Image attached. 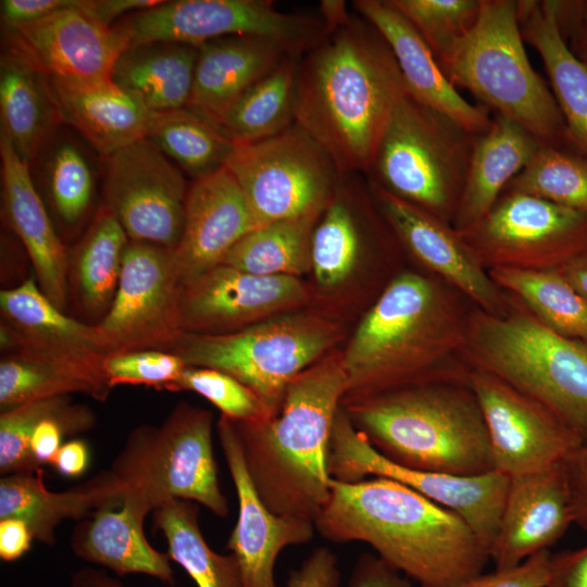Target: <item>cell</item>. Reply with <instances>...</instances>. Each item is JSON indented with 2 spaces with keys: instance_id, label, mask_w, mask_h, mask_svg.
<instances>
[{
  "instance_id": "1",
  "label": "cell",
  "mask_w": 587,
  "mask_h": 587,
  "mask_svg": "<svg viewBox=\"0 0 587 587\" xmlns=\"http://www.w3.org/2000/svg\"><path fill=\"white\" fill-rule=\"evenodd\" d=\"M404 87L387 41L350 14L299 57L296 123L342 173L365 175Z\"/></svg>"
},
{
  "instance_id": "2",
  "label": "cell",
  "mask_w": 587,
  "mask_h": 587,
  "mask_svg": "<svg viewBox=\"0 0 587 587\" xmlns=\"http://www.w3.org/2000/svg\"><path fill=\"white\" fill-rule=\"evenodd\" d=\"M314 526L328 541L369 545L419 587H460L489 561L459 515L385 477L332 478Z\"/></svg>"
},
{
  "instance_id": "3",
  "label": "cell",
  "mask_w": 587,
  "mask_h": 587,
  "mask_svg": "<svg viewBox=\"0 0 587 587\" xmlns=\"http://www.w3.org/2000/svg\"><path fill=\"white\" fill-rule=\"evenodd\" d=\"M347 390L341 355L325 357L289 383L276 414L234 422L250 478L274 513L314 523L324 508L332 432Z\"/></svg>"
},
{
  "instance_id": "4",
  "label": "cell",
  "mask_w": 587,
  "mask_h": 587,
  "mask_svg": "<svg viewBox=\"0 0 587 587\" xmlns=\"http://www.w3.org/2000/svg\"><path fill=\"white\" fill-rule=\"evenodd\" d=\"M465 332L450 294L421 274H400L363 317L341 355L348 378L344 401L425 380L466 377L437 369L464 345Z\"/></svg>"
},
{
  "instance_id": "5",
  "label": "cell",
  "mask_w": 587,
  "mask_h": 587,
  "mask_svg": "<svg viewBox=\"0 0 587 587\" xmlns=\"http://www.w3.org/2000/svg\"><path fill=\"white\" fill-rule=\"evenodd\" d=\"M342 407L373 448L396 464L457 475L494 470L486 425L466 377L414 383Z\"/></svg>"
},
{
  "instance_id": "6",
  "label": "cell",
  "mask_w": 587,
  "mask_h": 587,
  "mask_svg": "<svg viewBox=\"0 0 587 587\" xmlns=\"http://www.w3.org/2000/svg\"><path fill=\"white\" fill-rule=\"evenodd\" d=\"M436 61L452 86L469 90L487 110L514 121L544 145L567 146L552 91L527 58L517 1L482 0L472 28Z\"/></svg>"
},
{
  "instance_id": "7",
  "label": "cell",
  "mask_w": 587,
  "mask_h": 587,
  "mask_svg": "<svg viewBox=\"0 0 587 587\" xmlns=\"http://www.w3.org/2000/svg\"><path fill=\"white\" fill-rule=\"evenodd\" d=\"M464 345L475 369L537 400L587 440V341L553 332L527 311L480 310L466 322Z\"/></svg>"
},
{
  "instance_id": "8",
  "label": "cell",
  "mask_w": 587,
  "mask_h": 587,
  "mask_svg": "<svg viewBox=\"0 0 587 587\" xmlns=\"http://www.w3.org/2000/svg\"><path fill=\"white\" fill-rule=\"evenodd\" d=\"M476 137L420 101L405 86L364 176L449 224L457 211Z\"/></svg>"
},
{
  "instance_id": "9",
  "label": "cell",
  "mask_w": 587,
  "mask_h": 587,
  "mask_svg": "<svg viewBox=\"0 0 587 587\" xmlns=\"http://www.w3.org/2000/svg\"><path fill=\"white\" fill-rule=\"evenodd\" d=\"M212 430L211 411L186 402L160 426L135 428L109 470L124 492L123 502L149 513L170 499H183L226 517Z\"/></svg>"
},
{
  "instance_id": "10",
  "label": "cell",
  "mask_w": 587,
  "mask_h": 587,
  "mask_svg": "<svg viewBox=\"0 0 587 587\" xmlns=\"http://www.w3.org/2000/svg\"><path fill=\"white\" fill-rule=\"evenodd\" d=\"M338 337L335 323L294 314L226 334L182 333L165 351L190 366L230 375L276 414L289 383L320 361Z\"/></svg>"
},
{
  "instance_id": "11",
  "label": "cell",
  "mask_w": 587,
  "mask_h": 587,
  "mask_svg": "<svg viewBox=\"0 0 587 587\" xmlns=\"http://www.w3.org/2000/svg\"><path fill=\"white\" fill-rule=\"evenodd\" d=\"M225 167L262 225L320 214L342 176L297 123L270 138L235 146Z\"/></svg>"
},
{
  "instance_id": "12",
  "label": "cell",
  "mask_w": 587,
  "mask_h": 587,
  "mask_svg": "<svg viewBox=\"0 0 587 587\" xmlns=\"http://www.w3.org/2000/svg\"><path fill=\"white\" fill-rule=\"evenodd\" d=\"M328 472L354 483L378 476L401 483L459 515L488 551L497 535L510 476L492 470L476 475L421 471L396 464L376 451L351 423L342 404L332 432Z\"/></svg>"
},
{
  "instance_id": "13",
  "label": "cell",
  "mask_w": 587,
  "mask_h": 587,
  "mask_svg": "<svg viewBox=\"0 0 587 587\" xmlns=\"http://www.w3.org/2000/svg\"><path fill=\"white\" fill-rule=\"evenodd\" d=\"M130 45L153 41L201 47L228 36L264 37L302 54L326 32L320 17L286 13L270 0H175L134 12L115 25Z\"/></svg>"
},
{
  "instance_id": "14",
  "label": "cell",
  "mask_w": 587,
  "mask_h": 587,
  "mask_svg": "<svg viewBox=\"0 0 587 587\" xmlns=\"http://www.w3.org/2000/svg\"><path fill=\"white\" fill-rule=\"evenodd\" d=\"M460 235L482 263L560 267L587 252V214L532 195L504 191L478 225Z\"/></svg>"
},
{
  "instance_id": "15",
  "label": "cell",
  "mask_w": 587,
  "mask_h": 587,
  "mask_svg": "<svg viewBox=\"0 0 587 587\" xmlns=\"http://www.w3.org/2000/svg\"><path fill=\"white\" fill-rule=\"evenodd\" d=\"M182 288L171 250L129 240L113 302L95 324L104 353L165 351L183 333Z\"/></svg>"
},
{
  "instance_id": "16",
  "label": "cell",
  "mask_w": 587,
  "mask_h": 587,
  "mask_svg": "<svg viewBox=\"0 0 587 587\" xmlns=\"http://www.w3.org/2000/svg\"><path fill=\"white\" fill-rule=\"evenodd\" d=\"M188 189L184 173L149 138L105 158L104 205L129 240L173 251L183 233Z\"/></svg>"
},
{
  "instance_id": "17",
  "label": "cell",
  "mask_w": 587,
  "mask_h": 587,
  "mask_svg": "<svg viewBox=\"0 0 587 587\" xmlns=\"http://www.w3.org/2000/svg\"><path fill=\"white\" fill-rule=\"evenodd\" d=\"M467 383L486 425L494 470L510 477L564 462L580 439L548 408L497 376L473 367Z\"/></svg>"
},
{
  "instance_id": "18",
  "label": "cell",
  "mask_w": 587,
  "mask_h": 587,
  "mask_svg": "<svg viewBox=\"0 0 587 587\" xmlns=\"http://www.w3.org/2000/svg\"><path fill=\"white\" fill-rule=\"evenodd\" d=\"M296 276H264L218 264L183 286L179 320L183 333L226 334L300 305L308 298Z\"/></svg>"
},
{
  "instance_id": "19",
  "label": "cell",
  "mask_w": 587,
  "mask_h": 587,
  "mask_svg": "<svg viewBox=\"0 0 587 587\" xmlns=\"http://www.w3.org/2000/svg\"><path fill=\"white\" fill-rule=\"evenodd\" d=\"M216 432L238 502L236 524L226 549L239 563L245 587H277L275 565L278 554L289 546L311 541L314 523L270 510L247 471L234 422L221 415Z\"/></svg>"
},
{
  "instance_id": "20",
  "label": "cell",
  "mask_w": 587,
  "mask_h": 587,
  "mask_svg": "<svg viewBox=\"0 0 587 587\" xmlns=\"http://www.w3.org/2000/svg\"><path fill=\"white\" fill-rule=\"evenodd\" d=\"M78 0L41 20L5 27L10 45L46 76L109 79L120 54L129 46L115 26L90 15Z\"/></svg>"
},
{
  "instance_id": "21",
  "label": "cell",
  "mask_w": 587,
  "mask_h": 587,
  "mask_svg": "<svg viewBox=\"0 0 587 587\" xmlns=\"http://www.w3.org/2000/svg\"><path fill=\"white\" fill-rule=\"evenodd\" d=\"M262 224L224 166L189 186L183 233L172 251L182 286L222 263L228 251Z\"/></svg>"
},
{
  "instance_id": "22",
  "label": "cell",
  "mask_w": 587,
  "mask_h": 587,
  "mask_svg": "<svg viewBox=\"0 0 587 587\" xmlns=\"http://www.w3.org/2000/svg\"><path fill=\"white\" fill-rule=\"evenodd\" d=\"M574 523L565 461L510 477L509 489L489 560L507 570L549 550Z\"/></svg>"
},
{
  "instance_id": "23",
  "label": "cell",
  "mask_w": 587,
  "mask_h": 587,
  "mask_svg": "<svg viewBox=\"0 0 587 587\" xmlns=\"http://www.w3.org/2000/svg\"><path fill=\"white\" fill-rule=\"evenodd\" d=\"M0 310L4 351L25 346L108 383L103 370L105 353L95 324L66 315L42 292L35 278L1 290Z\"/></svg>"
},
{
  "instance_id": "24",
  "label": "cell",
  "mask_w": 587,
  "mask_h": 587,
  "mask_svg": "<svg viewBox=\"0 0 587 587\" xmlns=\"http://www.w3.org/2000/svg\"><path fill=\"white\" fill-rule=\"evenodd\" d=\"M369 184L396 238L415 258L470 297L483 311L500 314L502 300L496 284L454 228L371 182Z\"/></svg>"
},
{
  "instance_id": "25",
  "label": "cell",
  "mask_w": 587,
  "mask_h": 587,
  "mask_svg": "<svg viewBox=\"0 0 587 587\" xmlns=\"http://www.w3.org/2000/svg\"><path fill=\"white\" fill-rule=\"evenodd\" d=\"M2 209L22 241L42 292L61 310L70 292V255L30 177L29 164L0 130Z\"/></svg>"
},
{
  "instance_id": "26",
  "label": "cell",
  "mask_w": 587,
  "mask_h": 587,
  "mask_svg": "<svg viewBox=\"0 0 587 587\" xmlns=\"http://www.w3.org/2000/svg\"><path fill=\"white\" fill-rule=\"evenodd\" d=\"M355 12L369 21L390 47L409 91L448 115L475 136L491 123L488 110L466 101L444 75L434 54L389 0H355Z\"/></svg>"
},
{
  "instance_id": "27",
  "label": "cell",
  "mask_w": 587,
  "mask_h": 587,
  "mask_svg": "<svg viewBox=\"0 0 587 587\" xmlns=\"http://www.w3.org/2000/svg\"><path fill=\"white\" fill-rule=\"evenodd\" d=\"M46 77L61 122L104 159L147 138L154 113L112 78Z\"/></svg>"
},
{
  "instance_id": "28",
  "label": "cell",
  "mask_w": 587,
  "mask_h": 587,
  "mask_svg": "<svg viewBox=\"0 0 587 587\" xmlns=\"http://www.w3.org/2000/svg\"><path fill=\"white\" fill-rule=\"evenodd\" d=\"M290 54L296 53L283 43L258 36H228L205 42L199 47L187 108L217 126L249 88Z\"/></svg>"
},
{
  "instance_id": "29",
  "label": "cell",
  "mask_w": 587,
  "mask_h": 587,
  "mask_svg": "<svg viewBox=\"0 0 587 587\" xmlns=\"http://www.w3.org/2000/svg\"><path fill=\"white\" fill-rule=\"evenodd\" d=\"M123 499L124 492L110 471L63 491L46 487L42 470L10 474L0 479V520L20 519L34 539L52 545L55 528L64 520H84L102 508H118Z\"/></svg>"
},
{
  "instance_id": "30",
  "label": "cell",
  "mask_w": 587,
  "mask_h": 587,
  "mask_svg": "<svg viewBox=\"0 0 587 587\" xmlns=\"http://www.w3.org/2000/svg\"><path fill=\"white\" fill-rule=\"evenodd\" d=\"M542 145L514 121L495 114L475 139L452 221L454 230L464 234L478 225Z\"/></svg>"
},
{
  "instance_id": "31",
  "label": "cell",
  "mask_w": 587,
  "mask_h": 587,
  "mask_svg": "<svg viewBox=\"0 0 587 587\" xmlns=\"http://www.w3.org/2000/svg\"><path fill=\"white\" fill-rule=\"evenodd\" d=\"M147 514L128 502H123L118 509L97 510L73 528L72 551L118 576L145 574L173 585L175 578L170 557L155 550L145 536Z\"/></svg>"
},
{
  "instance_id": "32",
  "label": "cell",
  "mask_w": 587,
  "mask_h": 587,
  "mask_svg": "<svg viewBox=\"0 0 587 587\" xmlns=\"http://www.w3.org/2000/svg\"><path fill=\"white\" fill-rule=\"evenodd\" d=\"M524 42L540 55L566 129V145L587 157V66L569 49L552 0L517 1Z\"/></svg>"
},
{
  "instance_id": "33",
  "label": "cell",
  "mask_w": 587,
  "mask_h": 587,
  "mask_svg": "<svg viewBox=\"0 0 587 587\" xmlns=\"http://www.w3.org/2000/svg\"><path fill=\"white\" fill-rule=\"evenodd\" d=\"M1 127L30 165L62 123L46 75L16 48L0 59Z\"/></svg>"
},
{
  "instance_id": "34",
  "label": "cell",
  "mask_w": 587,
  "mask_h": 587,
  "mask_svg": "<svg viewBox=\"0 0 587 587\" xmlns=\"http://www.w3.org/2000/svg\"><path fill=\"white\" fill-rule=\"evenodd\" d=\"M199 48L153 41L128 46L117 58L112 80L153 113L189 103Z\"/></svg>"
},
{
  "instance_id": "35",
  "label": "cell",
  "mask_w": 587,
  "mask_h": 587,
  "mask_svg": "<svg viewBox=\"0 0 587 587\" xmlns=\"http://www.w3.org/2000/svg\"><path fill=\"white\" fill-rule=\"evenodd\" d=\"M128 242L113 212L100 205L70 258V274L72 272L78 302L87 315L100 321L109 311Z\"/></svg>"
},
{
  "instance_id": "36",
  "label": "cell",
  "mask_w": 587,
  "mask_h": 587,
  "mask_svg": "<svg viewBox=\"0 0 587 587\" xmlns=\"http://www.w3.org/2000/svg\"><path fill=\"white\" fill-rule=\"evenodd\" d=\"M0 362V408L5 411L28 401L85 394L98 401L108 399L111 387L73 366L32 348L14 346Z\"/></svg>"
},
{
  "instance_id": "37",
  "label": "cell",
  "mask_w": 587,
  "mask_h": 587,
  "mask_svg": "<svg viewBox=\"0 0 587 587\" xmlns=\"http://www.w3.org/2000/svg\"><path fill=\"white\" fill-rule=\"evenodd\" d=\"M299 57L288 55L224 115L217 127L235 146L270 138L296 123Z\"/></svg>"
},
{
  "instance_id": "38",
  "label": "cell",
  "mask_w": 587,
  "mask_h": 587,
  "mask_svg": "<svg viewBox=\"0 0 587 587\" xmlns=\"http://www.w3.org/2000/svg\"><path fill=\"white\" fill-rule=\"evenodd\" d=\"M153 520L165 537L167 555L198 587H245L236 557L217 553L202 536L196 502L170 499L153 510Z\"/></svg>"
},
{
  "instance_id": "39",
  "label": "cell",
  "mask_w": 587,
  "mask_h": 587,
  "mask_svg": "<svg viewBox=\"0 0 587 587\" xmlns=\"http://www.w3.org/2000/svg\"><path fill=\"white\" fill-rule=\"evenodd\" d=\"M496 285L516 295L544 325L565 337L587 341V303L559 267L492 266Z\"/></svg>"
},
{
  "instance_id": "40",
  "label": "cell",
  "mask_w": 587,
  "mask_h": 587,
  "mask_svg": "<svg viewBox=\"0 0 587 587\" xmlns=\"http://www.w3.org/2000/svg\"><path fill=\"white\" fill-rule=\"evenodd\" d=\"M147 138L192 179L223 168L235 147L217 126L187 107L154 113Z\"/></svg>"
},
{
  "instance_id": "41",
  "label": "cell",
  "mask_w": 587,
  "mask_h": 587,
  "mask_svg": "<svg viewBox=\"0 0 587 587\" xmlns=\"http://www.w3.org/2000/svg\"><path fill=\"white\" fill-rule=\"evenodd\" d=\"M319 215L262 225L241 238L221 264L255 275L299 277L311 265V235Z\"/></svg>"
},
{
  "instance_id": "42",
  "label": "cell",
  "mask_w": 587,
  "mask_h": 587,
  "mask_svg": "<svg viewBox=\"0 0 587 587\" xmlns=\"http://www.w3.org/2000/svg\"><path fill=\"white\" fill-rule=\"evenodd\" d=\"M45 419H55L67 435H75L93 427L92 410L72 403L70 396H54L25 402L0 414V472L2 476L16 473H35L41 465L30 450V438L37 424Z\"/></svg>"
},
{
  "instance_id": "43",
  "label": "cell",
  "mask_w": 587,
  "mask_h": 587,
  "mask_svg": "<svg viewBox=\"0 0 587 587\" xmlns=\"http://www.w3.org/2000/svg\"><path fill=\"white\" fill-rule=\"evenodd\" d=\"M504 191L532 195L587 214V157L569 146L542 145Z\"/></svg>"
},
{
  "instance_id": "44",
  "label": "cell",
  "mask_w": 587,
  "mask_h": 587,
  "mask_svg": "<svg viewBox=\"0 0 587 587\" xmlns=\"http://www.w3.org/2000/svg\"><path fill=\"white\" fill-rule=\"evenodd\" d=\"M46 178L60 220L77 224L87 214L95 191L93 172L80 148L70 141L54 146L46 163Z\"/></svg>"
},
{
  "instance_id": "45",
  "label": "cell",
  "mask_w": 587,
  "mask_h": 587,
  "mask_svg": "<svg viewBox=\"0 0 587 587\" xmlns=\"http://www.w3.org/2000/svg\"><path fill=\"white\" fill-rule=\"evenodd\" d=\"M482 0H389L438 59L474 25Z\"/></svg>"
},
{
  "instance_id": "46",
  "label": "cell",
  "mask_w": 587,
  "mask_h": 587,
  "mask_svg": "<svg viewBox=\"0 0 587 587\" xmlns=\"http://www.w3.org/2000/svg\"><path fill=\"white\" fill-rule=\"evenodd\" d=\"M180 390L202 396L235 423L261 422L274 415L253 390L217 370L188 365L173 391Z\"/></svg>"
},
{
  "instance_id": "47",
  "label": "cell",
  "mask_w": 587,
  "mask_h": 587,
  "mask_svg": "<svg viewBox=\"0 0 587 587\" xmlns=\"http://www.w3.org/2000/svg\"><path fill=\"white\" fill-rule=\"evenodd\" d=\"M187 366L179 355L155 349L112 352L103 359V370L111 388L141 385L173 391Z\"/></svg>"
},
{
  "instance_id": "48",
  "label": "cell",
  "mask_w": 587,
  "mask_h": 587,
  "mask_svg": "<svg viewBox=\"0 0 587 587\" xmlns=\"http://www.w3.org/2000/svg\"><path fill=\"white\" fill-rule=\"evenodd\" d=\"M551 555L549 550L540 551L514 567L483 572L460 587H546Z\"/></svg>"
},
{
  "instance_id": "49",
  "label": "cell",
  "mask_w": 587,
  "mask_h": 587,
  "mask_svg": "<svg viewBox=\"0 0 587 587\" xmlns=\"http://www.w3.org/2000/svg\"><path fill=\"white\" fill-rule=\"evenodd\" d=\"M341 572L335 552L326 547L313 549L288 574L287 587H339Z\"/></svg>"
},
{
  "instance_id": "50",
  "label": "cell",
  "mask_w": 587,
  "mask_h": 587,
  "mask_svg": "<svg viewBox=\"0 0 587 587\" xmlns=\"http://www.w3.org/2000/svg\"><path fill=\"white\" fill-rule=\"evenodd\" d=\"M552 3L564 41L587 66V0H552Z\"/></svg>"
},
{
  "instance_id": "51",
  "label": "cell",
  "mask_w": 587,
  "mask_h": 587,
  "mask_svg": "<svg viewBox=\"0 0 587 587\" xmlns=\"http://www.w3.org/2000/svg\"><path fill=\"white\" fill-rule=\"evenodd\" d=\"M346 587H419L409 577L390 566L375 553L357 559Z\"/></svg>"
},
{
  "instance_id": "52",
  "label": "cell",
  "mask_w": 587,
  "mask_h": 587,
  "mask_svg": "<svg viewBox=\"0 0 587 587\" xmlns=\"http://www.w3.org/2000/svg\"><path fill=\"white\" fill-rule=\"evenodd\" d=\"M546 587H587V545L551 555Z\"/></svg>"
},
{
  "instance_id": "53",
  "label": "cell",
  "mask_w": 587,
  "mask_h": 587,
  "mask_svg": "<svg viewBox=\"0 0 587 587\" xmlns=\"http://www.w3.org/2000/svg\"><path fill=\"white\" fill-rule=\"evenodd\" d=\"M78 0H1L0 13L5 27L41 20L73 7Z\"/></svg>"
},
{
  "instance_id": "54",
  "label": "cell",
  "mask_w": 587,
  "mask_h": 587,
  "mask_svg": "<svg viewBox=\"0 0 587 587\" xmlns=\"http://www.w3.org/2000/svg\"><path fill=\"white\" fill-rule=\"evenodd\" d=\"M569 476L574 523L587 530V440L565 460Z\"/></svg>"
},
{
  "instance_id": "55",
  "label": "cell",
  "mask_w": 587,
  "mask_h": 587,
  "mask_svg": "<svg viewBox=\"0 0 587 587\" xmlns=\"http://www.w3.org/2000/svg\"><path fill=\"white\" fill-rule=\"evenodd\" d=\"M161 2L162 0H83L82 7L98 21L113 26L125 16Z\"/></svg>"
},
{
  "instance_id": "56",
  "label": "cell",
  "mask_w": 587,
  "mask_h": 587,
  "mask_svg": "<svg viewBox=\"0 0 587 587\" xmlns=\"http://www.w3.org/2000/svg\"><path fill=\"white\" fill-rule=\"evenodd\" d=\"M64 426L55 419H45L35 427L30 438V450L39 465L52 463L61 448Z\"/></svg>"
},
{
  "instance_id": "57",
  "label": "cell",
  "mask_w": 587,
  "mask_h": 587,
  "mask_svg": "<svg viewBox=\"0 0 587 587\" xmlns=\"http://www.w3.org/2000/svg\"><path fill=\"white\" fill-rule=\"evenodd\" d=\"M34 536L25 522L15 517L0 520V558L12 562L30 548Z\"/></svg>"
},
{
  "instance_id": "58",
  "label": "cell",
  "mask_w": 587,
  "mask_h": 587,
  "mask_svg": "<svg viewBox=\"0 0 587 587\" xmlns=\"http://www.w3.org/2000/svg\"><path fill=\"white\" fill-rule=\"evenodd\" d=\"M88 463V446L83 440L74 439L61 446L51 464L61 475L77 477L86 471Z\"/></svg>"
},
{
  "instance_id": "59",
  "label": "cell",
  "mask_w": 587,
  "mask_h": 587,
  "mask_svg": "<svg viewBox=\"0 0 587 587\" xmlns=\"http://www.w3.org/2000/svg\"><path fill=\"white\" fill-rule=\"evenodd\" d=\"M559 268L574 290L587 303V252L573 257Z\"/></svg>"
},
{
  "instance_id": "60",
  "label": "cell",
  "mask_w": 587,
  "mask_h": 587,
  "mask_svg": "<svg viewBox=\"0 0 587 587\" xmlns=\"http://www.w3.org/2000/svg\"><path fill=\"white\" fill-rule=\"evenodd\" d=\"M70 587H127L104 571L83 567L73 573Z\"/></svg>"
}]
</instances>
